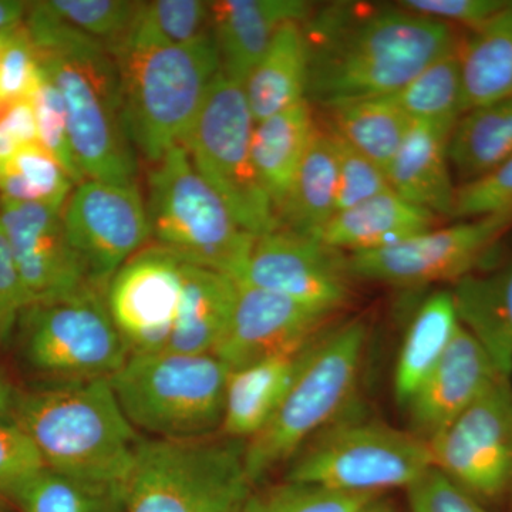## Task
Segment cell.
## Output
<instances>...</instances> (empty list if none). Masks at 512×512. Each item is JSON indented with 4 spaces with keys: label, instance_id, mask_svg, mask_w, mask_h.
Segmentation results:
<instances>
[{
    "label": "cell",
    "instance_id": "cell-43",
    "mask_svg": "<svg viewBox=\"0 0 512 512\" xmlns=\"http://www.w3.org/2000/svg\"><path fill=\"white\" fill-rule=\"evenodd\" d=\"M406 491L410 512H491L434 466Z\"/></svg>",
    "mask_w": 512,
    "mask_h": 512
},
{
    "label": "cell",
    "instance_id": "cell-12",
    "mask_svg": "<svg viewBox=\"0 0 512 512\" xmlns=\"http://www.w3.org/2000/svg\"><path fill=\"white\" fill-rule=\"evenodd\" d=\"M433 466L485 507L512 503V383L498 376L429 443Z\"/></svg>",
    "mask_w": 512,
    "mask_h": 512
},
{
    "label": "cell",
    "instance_id": "cell-33",
    "mask_svg": "<svg viewBox=\"0 0 512 512\" xmlns=\"http://www.w3.org/2000/svg\"><path fill=\"white\" fill-rule=\"evenodd\" d=\"M330 111L332 130L387 174L413 121L387 97L356 101Z\"/></svg>",
    "mask_w": 512,
    "mask_h": 512
},
{
    "label": "cell",
    "instance_id": "cell-5",
    "mask_svg": "<svg viewBox=\"0 0 512 512\" xmlns=\"http://www.w3.org/2000/svg\"><path fill=\"white\" fill-rule=\"evenodd\" d=\"M113 56L119 64L124 131L141 156L157 163L184 140L221 73L214 37Z\"/></svg>",
    "mask_w": 512,
    "mask_h": 512
},
{
    "label": "cell",
    "instance_id": "cell-37",
    "mask_svg": "<svg viewBox=\"0 0 512 512\" xmlns=\"http://www.w3.org/2000/svg\"><path fill=\"white\" fill-rule=\"evenodd\" d=\"M377 497L348 494L319 485L284 480L262 490L251 491L238 512H357Z\"/></svg>",
    "mask_w": 512,
    "mask_h": 512
},
{
    "label": "cell",
    "instance_id": "cell-34",
    "mask_svg": "<svg viewBox=\"0 0 512 512\" xmlns=\"http://www.w3.org/2000/svg\"><path fill=\"white\" fill-rule=\"evenodd\" d=\"M387 99L412 121L456 126L464 114L458 49L431 63Z\"/></svg>",
    "mask_w": 512,
    "mask_h": 512
},
{
    "label": "cell",
    "instance_id": "cell-7",
    "mask_svg": "<svg viewBox=\"0 0 512 512\" xmlns=\"http://www.w3.org/2000/svg\"><path fill=\"white\" fill-rule=\"evenodd\" d=\"M148 175L146 202L151 237L187 264L239 281L255 237L239 227L192 164L183 144L171 147Z\"/></svg>",
    "mask_w": 512,
    "mask_h": 512
},
{
    "label": "cell",
    "instance_id": "cell-20",
    "mask_svg": "<svg viewBox=\"0 0 512 512\" xmlns=\"http://www.w3.org/2000/svg\"><path fill=\"white\" fill-rule=\"evenodd\" d=\"M313 6L303 0H221L210 2L211 33L221 72L232 82H247L252 69L286 23H305Z\"/></svg>",
    "mask_w": 512,
    "mask_h": 512
},
{
    "label": "cell",
    "instance_id": "cell-13",
    "mask_svg": "<svg viewBox=\"0 0 512 512\" xmlns=\"http://www.w3.org/2000/svg\"><path fill=\"white\" fill-rule=\"evenodd\" d=\"M511 229L512 212L430 229L393 247L349 254L350 274L400 288L440 281L456 284L474 274Z\"/></svg>",
    "mask_w": 512,
    "mask_h": 512
},
{
    "label": "cell",
    "instance_id": "cell-25",
    "mask_svg": "<svg viewBox=\"0 0 512 512\" xmlns=\"http://www.w3.org/2000/svg\"><path fill=\"white\" fill-rule=\"evenodd\" d=\"M237 289L231 276L183 262L180 308L167 350L214 353L234 315Z\"/></svg>",
    "mask_w": 512,
    "mask_h": 512
},
{
    "label": "cell",
    "instance_id": "cell-38",
    "mask_svg": "<svg viewBox=\"0 0 512 512\" xmlns=\"http://www.w3.org/2000/svg\"><path fill=\"white\" fill-rule=\"evenodd\" d=\"M141 2L127 0H49L64 22L113 47L126 35Z\"/></svg>",
    "mask_w": 512,
    "mask_h": 512
},
{
    "label": "cell",
    "instance_id": "cell-29",
    "mask_svg": "<svg viewBox=\"0 0 512 512\" xmlns=\"http://www.w3.org/2000/svg\"><path fill=\"white\" fill-rule=\"evenodd\" d=\"M460 57L463 110L512 97V3L473 30Z\"/></svg>",
    "mask_w": 512,
    "mask_h": 512
},
{
    "label": "cell",
    "instance_id": "cell-47",
    "mask_svg": "<svg viewBox=\"0 0 512 512\" xmlns=\"http://www.w3.org/2000/svg\"><path fill=\"white\" fill-rule=\"evenodd\" d=\"M0 127L19 144V147L39 144L35 109L30 100H19L5 106L0 116Z\"/></svg>",
    "mask_w": 512,
    "mask_h": 512
},
{
    "label": "cell",
    "instance_id": "cell-21",
    "mask_svg": "<svg viewBox=\"0 0 512 512\" xmlns=\"http://www.w3.org/2000/svg\"><path fill=\"white\" fill-rule=\"evenodd\" d=\"M453 128L413 121L387 171L397 195L437 217L451 218L456 201L457 187L448 160Z\"/></svg>",
    "mask_w": 512,
    "mask_h": 512
},
{
    "label": "cell",
    "instance_id": "cell-2",
    "mask_svg": "<svg viewBox=\"0 0 512 512\" xmlns=\"http://www.w3.org/2000/svg\"><path fill=\"white\" fill-rule=\"evenodd\" d=\"M45 467L123 505L140 441L110 379L56 384L13 403Z\"/></svg>",
    "mask_w": 512,
    "mask_h": 512
},
{
    "label": "cell",
    "instance_id": "cell-50",
    "mask_svg": "<svg viewBox=\"0 0 512 512\" xmlns=\"http://www.w3.org/2000/svg\"><path fill=\"white\" fill-rule=\"evenodd\" d=\"M357 512H399V510H397L396 504L389 498L384 497L383 494L377 495Z\"/></svg>",
    "mask_w": 512,
    "mask_h": 512
},
{
    "label": "cell",
    "instance_id": "cell-44",
    "mask_svg": "<svg viewBox=\"0 0 512 512\" xmlns=\"http://www.w3.org/2000/svg\"><path fill=\"white\" fill-rule=\"evenodd\" d=\"M45 467L29 437L15 424L0 423V497Z\"/></svg>",
    "mask_w": 512,
    "mask_h": 512
},
{
    "label": "cell",
    "instance_id": "cell-45",
    "mask_svg": "<svg viewBox=\"0 0 512 512\" xmlns=\"http://www.w3.org/2000/svg\"><path fill=\"white\" fill-rule=\"evenodd\" d=\"M508 5L503 0H404L400 8L439 20V22L458 23L476 30L500 13Z\"/></svg>",
    "mask_w": 512,
    "mask_h": 512
},
{
    "label": "cell",
    "instance_id": "cell-4",
    "mask_svg": "<svg viewBox=\"0 0 512 512\" xmlns=\"http://www.w3.org/2000/svg\"><path fill=\"white\" fill-rule=\"evenodd\" d=\"M39 57L62 94L74 157L84 178L136 183V148L124 131L119 64L110 47L76 30Z\"/></svg>",
    "mask_w": 512,
    "mask_h": 512
},
{
    "label": "cell",
    "instance_id": "cell-35",
    "mask_svg": "<svg viewBox=\"0 0 512 512\" xmlns=\"http://www.w3.org/2000/svg\"><path fill=\"white\" fill-rule=\"evenodd\" d=\"M72 178L40 144L20 147L0 167L3 200L42 204L63 210L74 190Z\"/></svg>",
    "mask_w": 512,
    "mask_h": 512
},
{
    "label": "cell",
    "instance_id": "cell-26",
    "mask_svg": "<svg viewBox=\"0 0 512 512\" xmlns=\"http://www.w3.org/2000/svg\"><path fill=\"white\" fill-rule=\"evenodd\" d=\"M309 45L303 23H286L256 63L245 97L255 124L308 100Z\"/></svg>",
    "mask_w": 512,
    "mask_h": 512
},
{
    "label": "cell",
    "instance_id": "cell-22",
    "mask_svg": "<svg viewBox=\"0 0 512 512\" xmlns=\"http://www.w3.org/2000/svg\"><path fill=\"white\" fill-rule=\"evenodd\" d=\"M312 342L229 372L222 436L247 443L264 429L284 400Z\"/></svg>",
    "mask_w": 512,
    "mask_h": 512
},
{
    "label": "cell",
    "instance_id": "cell-14",
    "mask_svg": "<svg viewBox=\"0 0 512 512\" xmlns=\"http://www.w3.org/2000/svg\"><path fill=\"white\" fill-rule=\"evenodd\" d=\"M62 217L67 239L99 291L151 238L146 202L136 183L87 178L70 194Z\"/></svg>",
    "mask_w": 512,
    "mask_h": 512
},
{
    "label": "cell",
    "instance_id": "cell-17",
    "mask_svg": "<svg viewBox=\"0 0 512 512\" xmlns=\"http://www.w3.org/2000/svg\"><path fill=\"white\" fill-rule=\"evenodd\" d=\"M62 211L42 204L0 201V224L25 286L28 306L96 289L67 239Z\"/></svg>",
    "mask_w": 512,
    "mask_h": 512
},
{
    "label": "cell",
    "instance_id": "cell-15",
    "mask_svg": "<svg viewBox=\"0 0 512 512\" xmlns=\"http://www.w3.org/2000/svg\"><path fill=\"white\" fill-rule=\"evenodd\" d=\"M181 291L183 261L158 245L141 249L114 274L106 303L128 355L167 350Z\"/></svg>",
    "mask_w": 512,
    "mask_h": 512
},
{
    "label": "cell",
    "instance_id": "cell-16",
    "mask_svg": "<svg viewBox=\"0 0 512 512\" xmlns=\"http://www.w3.org/2000/svg\"><path fill=\"white\" fill-rule=\"evenodd\" d=\"M352 279L348 256L339 249L276 229L255 239L239 281L336 313L348 302Z\"/></svg>",
    "mask_w": 512,
    "mask_h": 512
},
{
    "label": "cell",
    "instance_id": "cell-51",
    "mask_svg": "<svg viewBox=\"0 0 512 512\" xmlns=\"http://www.w3.org/2000/svg\"><path fill=\"white\" fill-rule=\"evenodd\" d=\"M13 400L10 396L9 389L3 380L0 379V423H6V419L13 414Z\"/></svg>",
    "mask_w": 512,
    "mask_h": 512
},
{
    "label": "cell",
    "instance_id": "cell-46",
    "mask_svg": "<svg viewBox=\"0 0 512 512\" xmlns=\"http://www.w3.org/2000/svg\"><path fill=\"white\" fill-rule=\"evenodd\" d=\"M28 305L25 286L16 268L5 229L0 224V343L9 338Z\"/></svg>",
    "mask_w": 512,
    "mask_h": 512
},
{
    "label": "cell",
    "instance_id": "cell-30",
    "mask_svg": "<svg viewBox=\"0 0 512 512\" xmlns=\"http://www.w3.org/2000/svg\"><path fill=\"white\" fill-rule=\"evenodd\" d=\"M460 326L453 293H433L414 313L394 370V396L406 409Z\"/></svg>",
    "mask_w": 512,
    "mask_h": 512
},
{
    "label": "cell",
    "instance_id": "cell-52",
    "mask_svg": "<svg viewBox=\"0 0 512 512\" xmlns=\"http://www.w3.org/2000/svg\"><path fill=\"white\" fill-rule=\"evenodd\" d=\"M13 29L0 30V50L5 49L6 43H8L10 35H12Z\"/></svg>",
    "mask_w": 512,
    "mask_h": 512
},
{
    "label": "cell",
    "instance_id": "cell-28",
    "mask_svg": "<svg viewBox=\"0 0 512 512\" xmlns=\"http://www.w3.org/2000/svg\"><path fill=\"white\" fill-rule=\"evenodd\" d=\"M338 168L332 136L316 130L288 197L278 211L279 229L319 239L336 214Z\"/></svg>",
    "mask_w": 512,
    "mask_h": 512
},
{
    "label": "cell",
    "instance_id": "cell-40",
    "mask_svg": "<svg viewBox=\"0 0 512 512\" xmlns=\"http://www.w3.org/2000/svg\"><path fill=\"white\" fill-rule=\"evenodd\" d=\"M335 148L338 168V201L336 214L362 204L384 192L393 191L386 171L350 146L335 131H329ZM335 214V215H336Z\"/></svg>",
    "mask_w": 512,
    "mask_h": 512
},
{
    "label": "cell",
    "instance_id": "cell-23",
    "mask_svg": "<svg viewBox=\"0 0 512 512\" xmlns=\"http://www.w3.org/2000/svg\"><path fill=\"white\" fill-rule=\"evenodd\" d=\"M439 217L403 200L394 191L384 192L349 210L340 211L320 235V241L339 251H377L436 228Z\"/></svg>",
    "mask_w": 512,
    "mask_h": 512
},
{
    "label": "cell",
    "instance_id": "cell-18",
    "mask_svg": "<svg viewBox=\"0 0 512 512\" xmlns=\"http://www.w3.org/2000/svg\"><path fill=\"white\" fill-rule=\"evenodd\" d=\"M237 286L234 315L214 352L229 372L308 345L335 315L247 282Z\"/></svg>",
    "mask_w": 512,
    "mask_h": 512
},
{
    "label": "cell",
    "instance_id": "cell-11",
    "mask_svg": "<svg viewBox=\"0 0 512 512\" xmlns=\"http://www.w3.org/2000/svg\"><path fill=\"white\" fill-rule=\"evenodd\" d=\"M20 326L26 362L53 386L110 379L130 356L97 289L30 305Z\"/></svg>",
    "mask_w": 512,
    "mask_h": 512
},
{
    "label": "cell",
    "instance_id": "cell-19",
    "mask_svg": "<svg viewBox=\"0 0 512 512\" xmlns=\"http://www.w3.org/2000/svg\"><path fill=\"white\" fill-rule=\"evenodd\" d=\"M501 376L490 357L463 326H458L439 363L406 407L412 433L430 443L466 412Z\"/></svg>",
    "mask_w": 512,
    "mask_h": 512
},
{
    "label": "cell",
    "instance_id": "cell-10",
    "mask_svg": "<svg viewBox=\"0 0 512 512\" xmlns=\"http://www.w3.org/2000/svg\"><path fill=\"white\" fill-rule=\"evenodd\" d=\"M254 127L244 87L221 72L181 144L239 227L259 238L279 229V222L252 158Z\"/></svg>",
    "mask_w": 512,
    "mask_h": 512
},
{
    "label": "cell",
    "instance_id": "cell-53",
    "mask_svg": "<svg viewBox=\"0 0 512 512\" xmlns=\"http://www.w3.org/2000/svg\"><path fill=\"white\" fill-rule=\"evenodd\" d=\"M3 110H5V104L0 101V116H2Z\"/></svg>",
    "mask_w": 512,
    "mask_h": 512
},
{
    "label": "cell",
    "instance_id": "cell-1",
    "mask_svg": "<svg viewBox=\"0 0 512 512\" xmlns=\"http://www.w3.org/2000/svg\"><path fill=\"white\" fill-rule=\"evenodd\" d=\"M306 99L325 109L399 92L431 63L456 52L451 26L403 8L332 5L306 20Z\"/></svg>",
    "mask_w": 512,
    "mask_h": 512
},
{
    "label": "cell",
    "instance_id": "cell-49",
    "mask_svg": "<svg viewBox=\"0 0 512 512\" xmlns=\"http://www.w3.org/2000/svg\"><path fill=\"white\" fill-rule=\"evenodd\" d=\"M19 148V144L0 127V167L8 163Z\"/></svg>",
    "mask_w": 512,
    "mask_h": 512
},
{
    "label": "cell",
    "instance_id": "cell-36",
    "mask_svg": "<svg viewBox=\"0 0 512 512\" xmlns=\"http://www.w3.org/2000/svg\"><path fill=\"white\" fill-rule=\"evenodd\" d=\"M9 498L20 512H116L123 508L119 501L47 467L18 485Z\"/></svg>",
    "mask_w": 512,
    "mask_h": 512
},
{
    "label": "cell",
    "instance_id": "cell-3",
    "mask_svg": "<svg viewBox=\"0 0 512 512\" xmlns=\"http://www.w3.org/2000/svg\"><path fill=\"white\" fill-rule=\"evenodd\" d=\"M365 346L366 325L359 319L325 329L313 340L274 416L245 443L252 485L291 463L309 440L352 406Z\"/></svg>",
    "mask_w": 512,
    "mask_h": 512
},
{
    "label": "cell",
    "instance_id": "cell-27",
    "mask_svg": "<svg viewBox=\"0 0 512 512\" xmlns=\"http://www.w3.org/2000/svg\"><path fill=\"white\" fill-rule=\"evenodd\" d=\"M316 130L308 100L255 124L252 158L276 215L291 191Z\"/></svg>",
    "mask_w": 512,
    "mask_h": 512
},
{
    "label": "cell",
    "instance_id": "cell-54",
    "mask_svg": "<svg viewBox=\"0 0 512 512\" xmlns=\"http://www.w3.org/2000/svg\"><path fill=\"white\" fill-rule=\"evenodd\" d=\"M512 3V2H511Z\"/></svg>",
    "mask_w": 512,
    "mask_h": 512
},
{
    "label": "cell",
    "instance_id": "cell-8",
    "mask_svg": "<svg viewBox=\"0 0 512 512\" xmlns=\"http://www.w3.org/2000/svg\"><path fill=\"white\" fill-rule=\"evenodd\" d=\"M229 369L214 353L130 355L110 377L134 429L157 439H198L221 429Z\"/></svg>",
    "mask_w": 512,
    "mask_h": 512
},
{
    "label": "cell",
    "instance_id": "cell-6",
    "mask_svg": "<svg viewBox=\"0 0 512 512\" xmlns=\"http://www.w3.org/2000/svg\"><path fill=\"white\" fill-rule=\"evenodd\" d=\"M252 491L245 441L214 434L140 441L123 512H238Z\"/></svg>",
    "mask_w": 512,
    "mask_h": 512
},
{
    "label": "cell",
    "instance_id": "cell-41",
    "mask_svg": "<svg viewBox=\"0 0 512 512\" xmlns=\"http://www.w3.org/2000/svg\"><path fill=\"white\" fill-rule=\"evenodd\" d=\"M39 53L26 26H16L0 56V101L30 100L42 79Z\"/></svg>",
    "mask_w": 512,
    "mask_h": 512
},
{
    "label": "cell",
    "instance_id": "cell-39",
    "mask_svg": "<svg viewBox=\"0 0 512 512\" xmlns=\"http://www.w3.org/2000/svg\"><path fill=\"white\" fill-rule=\"evenodd\" d=\"M30 101L35 109L40 146L59 161L74 184L83 183L86 178L74 157L62 94L56 84L47 76L45 70H43L42 79L37 84Z\"/></svg>",
    "mask_w": 512,
    "mask_h": 512
},
{
    "label": "cell",
    "instance_id": "cell-42",
    "mask_svg": "<svg viewBox=\"0 0 512 512\" xmlns=\"http://www.w3.org/2000/svg\"><path fill=\"white\" fill-rule=\"evenodd\" d=\"M501 212H512V157L487 177L457 187L451 218L473 220Z\"/></svg>",
    "mask_w": 512,
    "mask_h": 512
},
{
    "label": "cell",
    "instance_id": "cell-9",
    "mask_svg": "<svg viewBox=\"0 0 512 512\" xmlns=\"http://www.w3.org/2000/svg\"><path fill=\"white\" fill-rule=\"evenodd\" d=\"M352 406L292 458L285 480L339 493L383 495L409 487L433 466L429 443Z\"/></svg>",
    "mask_w": 512,
    "mask_h": 512
},
{
    "label": "cell",
    "instance_id": "cell-48",
    "mask_svg": "<svg viewBox=\"0 0 512 512\" xmlns=\"http://www.w3.org/2000/svg\"><path fill=\"white\" fill-rule=\"evenodd\" d=\"M30 6L18 0H0V30L16 28Z\"/></svg>",
    "mask_w": 512,
    "mask_h": 512
},
{
    "label": "cell",
    "instance_id": "cell-32",
    "mask_svg": "<svg viewBox=\"0 0 512 512\" xmlns=\"http://www.w3.org/2000/svg\"><path fill=\"white\" fill-rule=\"evenodd\" d=\"M210 3L201 0L141 2L126 35L110 52L190 45L210 35Z\"/></svg>",
    "mask_w": 512,
    "mask_h": 512
},
{
    "label": "cell",
    "instance_id": "cell-24",
    "mask_svg": "<svg viewBox=\"0 0 512 512\" xmlns=\"http://www.w3.org/2000/svg\"><path fill=\"white\" fill-rule=\"evenodd\" d=\"M460 325L480 343L501 376H512V259L487 274L454 284Z\"/></svg>",
    "mask_w": 512,
    "mask_h": 512
},
{
    "label": "cell",
    "instance_id": "cell-31",
    "mask_svg": "<svg viewBox=\"0 0 512 512\" xmlns=\"http://www.w3.org/2000/svg\"><path fill=\"white\" fill-rule=\"evenodd\" d=\"M512 157V97L468 110L448 140V160L460 185L487 177Z\"/></svg>",
    "mask_w": 512,
    "mask_h": 512
}]
</instances>
